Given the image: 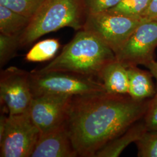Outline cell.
<instances>
[{"label":"cell","mask_w":157,"mask_h":157,"mask_svg":"<svg viewBox=\"0 0 157 157\" xmlns=\"http://www.w3.org/2000/svg\"><path fill=\"white\" fill-rule=\"evenodd\" d=\"M33 98L30 72L15 67L1 71L0 101L7 115L28 111Z\"/></svg>","instance_id":"7"},{"label":"cell","mask_w":157,"mask_h":157,"mask_svg":"<svg viewBox=\"0 0 157 157\" xmlns=\"http://www.w3.org/2000/svg\"><path fill=\"white\" fill-rule=\"evenodd\" d=\"M157 47V20H142L122 48L115 54L116 59L125 67L144 65L154 61Z\"/></svg>","instance_id":"8"},{"label":"cell","mask_w":157,"mask_h":157,"mask_svg":"<svg viewBox=\"0 0 157 157\" xmlns=\"http://www.w3.org/2000/svg\"><path fill=\"white\" fill-rule=\"evenodd\" d=\"M45 1V0H0V5L31 19Z\"/></svg>","instance_id":"17"},{"label":"cell","mask_w":157,"mask_h":157,"mask_svg":"<svg viewBox=\"0 0 157 157\" xmlns=\"http://www.w3.org/2000/svg\"><path fill=\"white\" fill-rule=\"evenodd\" d=\"M121 1V0H84L87 15L106 11Z\"/></svg>","instance_id":"20"},{"label":"cell","mask_w":157,"mask_h":157,"mask_svg":"<svg viewBox=\"0 0 157 157\" xmlns=\"http://www.w3.org/2000/svg\"><path fill=\"white\" fill-rule=\"evenodd\" d=\"M78 157L65 125L41 134L30 157Z\"/></svg>","instance_id":"10"},{"label":"cell","mask_w":157,"mask_h":157,"mask_svg":"<svg viewBox=\"0 0 157 157\" xmlns=\"http://www.w3.org/2000/svg\"><path fill=\"white\" fill-rule=\"evenodd\" d=\"M142 19L146 20H157V0H151Z\"/></svg>","instance_id":"22"},{"label":"cell","mask_w":157,"mask_h":157,"mask_svg":"<svg viewBox=\"0 0 157 157\" xmlns=\"http://www.w3.org/2000/svg\"><path fill=\"white\" fill-rule=\"evenodd\" d=\"M60 48V43L56 39L40 41L29 51L25 60L30 62H41L52 59Z\"/></svg>","instance_id":"15"},{"label":"cell","mask_w":157,"mask_h":157,"mask_svg":"<svg viewBox=\"0 0 157 157\" xmlns=\"http://www.w3.org/2000/svg\"><path fill=\"white\" fill-rule=\"evenodd\" d=\"M130 97L137 101L151 99L157 92L153 76L150 71L141 69L137 66L128 67Z\"/></svg>","instance_id":"13"},{"label":"cell","mask_w":157,"mask_h":157,"mask_svg":"<svg viewBox=\"0 0 157 157\" xmlns=\"http://www.w3.org/2000/svg\"><path fill=\"white\" fill-rule=\"evenodd\" d=\"M150 100L106 91L72 96L65 125L78 157H95L108 143L143 118Z\"/></svg>","instance_id":"1"},{"label":"cell","mask_w":157,"mask_h":157,"mask_svg":"<svg viewBox=\"0 0 157 157\" xmlns=\"http://www.w3.org/2000/svg\"><path fill=\"white\" fill-rule=\"evenodd\" d=\"M86 17L84 0H45L21 34L20 47L65 27L82 30Z\"/></svg>","instance_id":"3"},{"label":"cell","mask_w":157,"mask_h":157,"mask_svg":"<svg viewBox=\"0 0 157 157\" xmlns=\"http://www.w3.org/2000/svg\"><path fill=\"white\" fill-rule=\"evenodd\" d=\"M98 78L108 93L128 94V67L117 59L108 63L103 67Z\"/></svg>","instance_id":"11"},{"label":"cell","mask_w":157,"mask_h":157,"mask_svg":"<svg viewBox=\"0 0 157 157\" xmlns=\"http://www.w3.org/2000/svg\"><path fill=\"white\" fill-rule=\"evenodd\" d=\"M30 18L0 5V33L20 35L28 26Z\"/></svg>","instance_id":"14"},{"label":"cell","mask_w":157,"mask_h":157,"mask_svg":"<svg viewBox=\"0 0 157 157\" xmlns=\"http://www.w3.org/2000/svg\"><path fill=\"white\" fill-rule=\"evenodd\" d=\"M147 130L143 118H141L108 143L96 153L95 157H119L129 144L138 140Z\"/></svg>","instance_id":"12"},{"label":"cell","mask_w":157,"mask_h":157,"mask_svg":"<svg viewBox=\"0 0 157 157\" xmlns=\"http://www.w3.org/2000/svg\"><path fill=\"white\" fill-rule=\"evenodd\" d=\"M33 97L46 94L83 95L105 91L104 86L97 78L66 72H30Z\"/></svg>","instance_id":"4"},{"label":"cell","mask_w":157,"mask_h":157,"mask_svg":"<svg viewBox=\"0 0 157 157\" xmlns=\"http://www.w3.org/2000/svg\"><path fill=\"white\" fill-rule=\"evenodd\" d=\"M151 0H121L112 8L107 10L126 17L142 19Z\"/></svg>","instance_id":"16"},{"label":"cell","mask_w":157,"mask_h":157,"mask_svg":"<svg viewBox=\"0 0 157 157\" xmlns=\"http://www.w3.org/2000/svg\"><path fill=\"white\" fill-rule=\"evenodd\" d=\"M40 136L29 111L8 115L0 132V157H30Z\"/></svg>","instance_id":"5"},{"label":"cell","mask_w":157,"mask_h":157,"mask_svg":"<svg viewBox=\"0 0 157 157\" xmlns=\"http://www.w3.org/2000/svg\"><path fill=\"white\" fill-rule=\"evenodd\" d=\"M142 20L106 11L87 15L83 29L95 34L116 54Z\"/></svg>","instance_id":"6"},{"label":"cell","mask_w":157,"mask_h":157,"mask_svg":"<svg viewBox=\"0 0 157 157\" xmlns=\"http://www.w3.org/2000/svg\"><path fill=\"white\" fill-rule=\"evenodd\" d=\"M143 118L147 130H157V90L155 94L149 101Z\"/></svg>","instance_id":"21"},{"label":"cell","mask_w":157,"mask_h":157,"mask_svg":"<svg viewBox=\"0 0 157 157\" xmlns=\"http://www.w3.org/2000/svg\"><path fill=\"white\" fill-rule=\"evenodd\" d=\"M147 68L149 69V71H150V72L151 73L154 78H155V80H157V62L154 61L153 62L151 63L148 67Z\"/></svg>","instance_id":"23"},{"label":"cell","mask_w":157,"mask_h":157,"mask_svg":"<svg viewBox=\"0 0 157 157\" xmlns=\"http://www.w3.org/2000/svg\"><path fill=\"white\" fill-rule=\"evenodd\" d=\"M20 35L0 33V67L2 68L15 56L20 47Z\"/></svg>","instance_id":"18"},{"label":"cell","mask_w":157,"mask_h":157,"mask_svg":"<svg viewBox=\"0 0 157 157\" xmlns=\"http://www.w3.org/2000/svg\"><path fill=\"white\" fill-rule=\"evenodd\" d=\"M139 157H157V130H147L135 142Z\"/></svg>","instance_id":"19"},{"label":"cell","mask_w":157,"mask_h":157,"mask_svg":"<svg viewBox=\"0 0 157 157\" xmlns=\"http://www.w3.org/2000/svg\"><path fill=\"white\" fill-rule=\"evenodd\" d=\"M115 59L114 52L102 40L82 29L64 46L58 56L36 71L66 72L98 78L102 69Z\"/></svg>","instance_id":"2"},{"label":"cell","mask_w":157,"mask_h":157,"mask_svg":"<svg viewBox=\"0 0 157 157\" xmlns=\"http://www.w3.org/2000/svg\"><path fill=\"white\" fill-rule=\"evenodd\" d=\"M72 97V95L46 94L33 98L29 112L41 135L65 124Z\"/></svg>","instance_id":"9"}]
</instances>
